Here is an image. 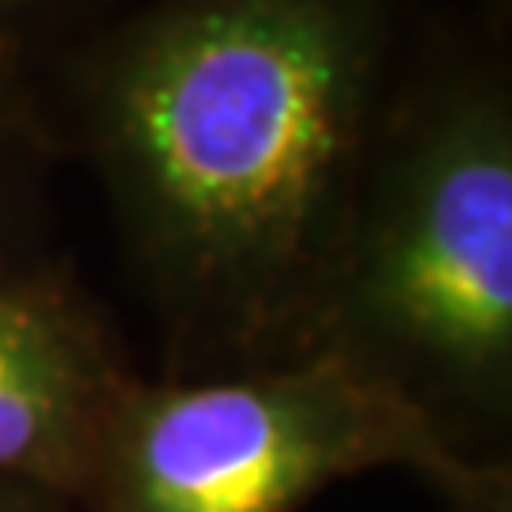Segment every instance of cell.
<instances>
[{
  "label": "cell",
  "instance_id": "1",
  "mask_svg": "<svg viewBox=\"0 0 512 512\" xmlns=\"http://www.w3.org/2000/svg\"><path fill=\"white\" fill-rule=\"evenodd\" d=\"M410 0H129L35 69L95 167L167 372L308 349Z\"/></svg>",
  "mask_w": 512,
  "mask_h": 512
},
{
  "label": "cell",
  "instance_id": "2",
  "mask_svg": "<svg viewBox=\"0 0 512 512\" xmlns=\"http://www.w3.org/2000/svg\"><path fill=\"white\" fill-rule=\"evenodd\" d=\"M308 349L346 357L459 459L509 475L512 61L497 0L414 16Z\"/></svg>",
  "mask_w": 512,
  "mask_h": 512
},
{
  "label": "cell",
  "instance_id": "3",
  "mask_svg": "<svg viewBox=\"0 0 512 512\" xmlns=\"http://www.w3.org/2000/svg\"><path fill=\"white\" fill-rule=\"evenodd\" d=\"M406 467L448 512H512L505 471L459 459L414 406L330 349L133 380L84 512H300Z\"/></svg>",
  "mask_w": 512,
  "mask_h": 512
},
{
  "label": "cell",
  "instance_id": "4",
  "mask_svg": "<svg viewBox=\"0 0 512 512\" xmlns=\"http://www.w3.org/2000/svg\"><path fill=\"white\" fill-rule=\"evenodd\" d=\"M133 380L103 308L61 258L0 277V482L84 512Z\"/></svg>",
  "mask_w": 512,
  "mask_h": 512
},
{
  "label": "cell",
  "instance_id": "5",
  "mask_svg": "<svg viewBox=\"0 0 512 512\" xmlns=\"http://www.w3.org/2000/svg\"><path fill=\"white\" fill-rule=\"evenodd\" d=\"M57 156L35 69L0 57V277L54 258L50 171Z\"/></svg>",
  "mask_w": 512,
  "mask_h": 512
},
{
  "label": "cell",
  "instance_id": "6",
  "mask_svg": "<svg viewBox=\"0 0 512 512\" xmlns=\"http://www.w3.org/2000/svg\"><path fill=\"white\" fill-rule=\"evenodd\" d=\"M129 0H0V57L38 69Z\"/></svg>",
  "mask_w": 512,
  "mask_h": 512
},
{
  "label": "cell",
  "instance_id": "7",
  "mask_svg": "<svg viewBox=\"0 0 512 512\" xmlns=\"http://www.w3.org/2000/svg\"><path fill=\"white\" fill-rule=\"evenodd\" d=\"M0 512H80V509L54 494L31 490V486L0 482Z\"/></svg>",
  "mask_w": 512,
  "mask_h": 512
}]
</instances>
